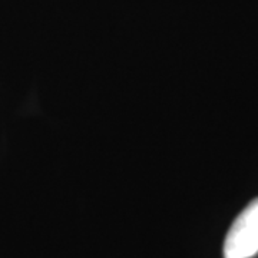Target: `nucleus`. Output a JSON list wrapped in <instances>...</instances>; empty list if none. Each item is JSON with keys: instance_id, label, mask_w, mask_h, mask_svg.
<instances>
[{"instance_id": "f257e3e1", "label": "nucleus", "mask_w": 258, "mask_h": 258, "mask_svg": "<svg viewBox=\"0 0 258 258\" xmlns=\"http://www.w3.org/2000/svg\"><path fill=\"white\" fill-rule=\"evenodd\" d=\"M224 258H252L258 254V198L234 220L224 241Z\"/></svg>"}]
</instances>
